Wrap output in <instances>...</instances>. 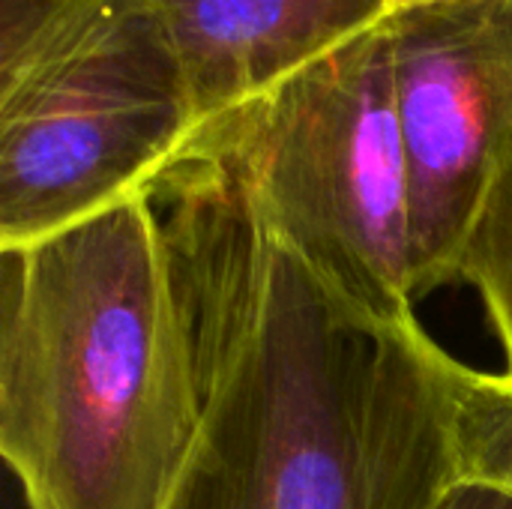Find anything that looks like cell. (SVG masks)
<instances>
[{"label":"cell","instance_id":"5","mask_svg":"<svg viewBox=\"0 0 512 509\" xmlns=\"http://www.w3.org/2000/svg\"><path fill=\"white\" fill-rule=\"evenodd\" d=\"M387 27L420 303L456 282L462 240L512 150V0H432Z\"/></svg>","mask_w":512,"mask_h":509},{"label":"cell","instance_id":"3","mask_svg":"<svg viewBox=\"0 0 512 509\" xmlns=\"http://www.w3.org/2000/svg\"><path fill=\"white\" fill-rule=\"evenodd\" d=\"M192 132L147 0H0V246L150 192Z\"/></svg>","mask_w":512,"mask_h":509},{"label":"cell","instance_id":"1","mask_svg":"<svg viewBox=\"0 0 512 509\" xmlns=\"http://www.w3.org/2000/svg\"><path fill=\"white\" fill-rule=\"evenodd\" d=\"M201 423L162 509H438L456 480L450 354L336 294L237 177L183 153L153 186Z\"/></svg>","mask_w":512,"mask_h":509},{"label":"cell","instance_id":"2","mask_svg":"<svg viewBox=\"0 0 512 509\" xmlns=\"http://www.w3.org/2000/svg\"><path fill=\"white\" fill-rule=\"evenodd\" d=\"M201 390L150 192L0 246V453L30 509H162Z\"/></svg>","mask_w":512,"mask_h":509},{"label":"cell","instance_id":"4","mask_svg":"<svg viewBox=\"0 0 512 509\" xmlns=\"http://www.w3.org/2000/svg\"><path fill=\"white\" fill-rule=\"evenodd\" d=\"M183 153L225 165L267 225L357 309L417 318L387 21L207 123Z\"/></svg>","mask_w":512,"mask_h":509},{"label":"cell","instance_id":"7","mask_svg":"<svg viewBox=\"0 0 512 509\" xmlns=\"http://www.w3.org/2000/svg\"><path fill=\"white\" fill-rule=\"evenodd\" d=\"M450 441L456 480L512 498V375L450 360Z\"/></svg>","mask_w":512,"mask_h":509},{"label":"cell","instance_id":"8","mask_svg":"<svg viewBox=\"0 0 512 509\" xmlns=\"http://www.w3.org/2000/svg\"><path fill=\"white\" fill-rule=\"evenodd\" d=\"M456 279L483 297L512 375V150L471 219L456 258Z\"/></svg>","mask_w":512,"mask_h":509},{"label":"cell","instance_id":"10","mask_svg":"<svg viewBox=\"0 0 512 509\" xmlns=\"http://www.w3.org/2000/svg\"><path fill=\"white\" fill-rule=\"evenodd\" d=\"M420 3H432V0H393V9H405V6H420Z\"/></svg>","mask_w":512,"mask_h":509},{"label":"cell","instance_id":"9","mask_svg":"<svg viewBox=\"0 0 512 509\" xmlns=\"http://www.w3.org/2000/svg\"><path fill=\"white\" fill-rule=\"evenodd\" d=\"M438 509H512V498L477 483H456Z\"/></svg>","mask_w":512,"mask_h":509},{"label":"cell","instance_id":"6","mask_svg":"<svg viewBox=\"0 0 512 509\" xmlns=\"http://www.w3.org/2000/svg\"><path fill=\"white\" fill-rule=\"evenodd\" d=\"M147 3L177 54L195 132L372 33L396 12L393 0Z\"/></svg>","mask_w":512,"mask_h":509}]
</instances>
